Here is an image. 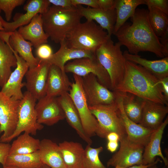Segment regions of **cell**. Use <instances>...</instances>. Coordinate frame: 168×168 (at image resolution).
Listing matches in <instances>:
<instances>
[{"mask_svg":"<svg viewBox=\"0 0 168 168\" xmlns=\"http://www.w3.org/2000/svg\"><path fill=\"white\" fill-rule=\"evenodd\" d=\"M148 13V10L137 8L130 18L132 23L126 22L114 35L131 54H138L141 52L148 51L158 57H167L159 38L150 26Z\"/></svg>","mask_w":168,"mask_h":168,"instance_id":"6da1fadb","label":"cell"},{"mask_svg":"<svg viewBox=\"0 0 168 168\" xmlns=\"http://www.w3.org/2000/svg\"><path fill=\"white\" fill-rule=\"evenodd\" d=\"M114 91L130 93L144 100L168 106L159 79L141 66L127 60L123 80Z\"/></svg>","mask_w":168,"mask_h":168,"instance_id":"7a4b0ae2","label":"cell"},{"mask_svg":"<svg viewBox=\"0 0 168 168\" xmlns=\"http://www.w3.org/2000/svg\"><path fill=\"white\" fill-rule=\"evenodd\" d=\"M41 16L45 33L52 41L59 44L80 23L82 17L77 9H65L53 5Z\"/></svg>","mask_w":168,"mask_h":168,"instance_id":"3957f363","label":"cell"},{"mask_svg":"<svg viewBox=\"0 0 168 168\" xmlns=\"http://www.w3.org/2000/svg\"><path fill=\"white\" fill-rule=\"evenodd\" d=\"M121 46L118 42L114 44L110 37L95 52L97 59L110 76L112 91L120 85L125 75L126 60Z\"/></svg>","mask_w":168,"mask_h":168,"instance_id":"277c9868","label":"cell"},{"mask_svg":"<svg viewBox=\"0 0 168 168\" xmlns=\"http://www.w3.org/2000/svg\"><path fill=\"white\" fill-rule=\"evenodd\" d=\"M110 37L107 32L94 21L86 20L77 26L65 40L70 47L95 53Z\"/></svg>","mask_w":168,"mask_h":168,"instance_id":"5b68a950","label":"cell"},{"mask_svg":"<svg viewBox=\"0 0 168 168\" xmlns=\"http://www.w3.org/2000/svg\"><path fill=\"white\" fill-rule=\"evenodd\" d=\"M89 107L98 122L96 135L106 138L109 133L114 132L119 135V142L126 140L127 133L117 100L114 104Z\"/></svg>","mask_w":168,"mask_h":168,"instance_id":"8992f818","label":"cell"},{"mask_svg":"<svg viewBox=\"0 0 168 168\" xmlns=\"http://www.w3.org/2000/svg\"><path fill=\"white\" fill-rule=\"evenodd\" d=\"M23 97L20 100L18 110V119L16 128L13 134L6 141L9 143L22 133L35 135L37 131L44 128L43 124L37 121L35 109L37 100L28 91L23 94Z\"/></svg>","mask_w":168,"mask_h":168,"instance_id":"52a82bcc","label":"cell"},{"mask_svg":"<svg viewBox=\"0 0 168 168\" xmlns=\"http://www.w3.org/2000/svg\"><path fill=\"white\" fill-rule=\"evenodd\" d=\"M69 94L78 111L83 129L90 138L96 135L98 126L97 119L91 112L82 87V77L73 74Z\"/></svg>","mask_w":168,"mask_h":168,"instance_id":"ba28073f","label":"cell"},{"mask_svg":"<svg viewBox=\"0 0 168 168\" xmlns=\"http://www.w3.org/2000/svg\"><path fill=\"white\" fill-rule=\"evenodd\" d=\"M82 77V87L89 106L109 105L116 102L117 92L105 87L91 73Z\"/></svg>","mask_w":168,"mask_h":168,"instance_id":"9c48e42d","label":"cell"},{"mask_svg":"<svg viewBox=\"0 0 168 168\" xmlns=\"http://www.w3.org/2000/svg\"><path fill=\"white\" fill-rule=\"evenodd\" d=\"M64 70L66 73H72L81 77L93 74L101 84L112 91L110 76L96 57L83 58L70 61L64 66Z\"/></svg>","mask_w":168,"mask_h":168,"instance_id":"30bf717a","label":"cell"},{"mask_svg":"<svg viewBox=\"0 0 168 168\" xmlns=\"http://www.w3.org/2000/svg\"><path fill=\"white\" fill-rule=\"evenodd\" d=\"M20 102L0 91V142H5L16 129Z\"/></svg>","mask_w":168,"mask_h":168,"instance_id":"8fae6325","label":"cell"},{"mask_svg":"<svg viewBox=\"0 0 168 168\" xmlns=\"http://www.w3.org/2000/svg\"><path fill=\"white\" fill-rule=\"evenodd\" d=\"M51 64L45 60H40L38 65L29 68L26 74L25 82L27 91L36 100L45 96L48 75Z\"/></svg>","mask_w":168,"mask_h":168,"instance_id":"7c38bea8","label":"cell"},{"mask_svg":"<svg viewBox=\"0 0 168 168\" xmlns=\"http://www.w3.org/2000/svg\"><path fill=\"white\" fill-rule=\"evenodd\" d=\"M48 0H28L23 8L26 11L25 14H19L12 22H7L0 15V20L4 28V31L11 32L21 26L30 23L36 14L45 12L50 6Z\"/></svg>","mask_w":168,"mask_h":168,"instance_id":"4fadbf2b","label":"cell"},{"mask_svg":"<svg viewBox=\"0 0 168 168\" xmlns=\"http://www.w3.org/2000/svg\"><path fill=\"white\" fill-rule=\"evenodd\" d=\"M35 109L38 122L52 126L65 119L62 109L56 97L46 95L38 100Z\"/></svg>","mask_w":168,"mask_h":168,"instance_id":"5bb4252c","label":"cell"},{"mask_svg":"<svg viewBox=\"0 0 168 168\" xmlns=\"http://www.w3.org/2000/svg\"><path fill=\"white\" fill-rule=\"evenodd\" d=\"M117 101L124 124L127 142L134 146L144 147L153 131L134 122L127 117L123 108L121 92L117 91Z\"/></svg>","mask_w":168,"mask_h":168,"instance_id":"9a60e30c","label":"cell"},{"mask_svg":"<svg viewBox=\"0 0 168 168\" xmlns=\"http://www.w3.org/2000/svg\"><path fill=\"white\" fill-rule=\"evenodd\" d=\"M12 50L17 60V65L14 70L12 72L1 91L6 96L16 100H20L23 97L22 88L25 86V82L22 80L29 69L26 62L14 51Z\"/></svg>","mask_w":168,"mask_h":168,"instance_id":"2e32d148","label":"cell"},{"mask_svg":"<svg viewBox=\"0 0 168 168\" xmlns=\"http://www.w3.org/2000/svg\"><path fill=\"white\" fill-rule=\"evenodd\" d=\"M120 142L119 150L107 162L108 167L119 166L127 168L142 165L144 147L132 145L128 143L127 140Z\"/></svg>","mask_w":168,"mask_h":168,"instance_id":"e0dca14e","label":"cell"},{"mask_svg":"<svg viewBox=\"0 0 168 168\" xmlns=\"http://www.w3.org/2000/svg\"><path fill=\"white\" fill-rule=\"evenodd\" d=\"M77 10L86 20L96 21L101 28L107 30L109 36L113 34L116 21L115 9L105 10L99 8L85 7L78 5Z\"/></svg>","mask_w":168,"mask_h":168,"instance_id":"ac0fdd59","label":"cell"},{"mask_svg":"<svg viewBox=\"0 0 168 168\" xmlns=\"http://www.w3.org/2000/svg\"><path fill=\"white\" fill-rule=\"evenodd\" d=\"M168 113V106L159 103L144 100L141 121L139 124L152 131L162 124Z\"/></svg>","mask_w":168,"mask_h":168,"instance_id":"d6986e66","label":"cell"},{"mask_svg":"<svg viewBox=\"0 0 168 168\" xmlns=\"http://www.w3.org/2000/svg\"><path fill=\"white\" fill-rule=\"evenodd\" d=\"M57 99L68 124L87 145H91L92 140L83 129L78 111L69 93H64Z\"/></svg>","mask_w":168,"mask_h":168,"instance_id":"ffe728a7","label":"cell"},{"mask_svg":"<svg viewBox=\"0 0 168 168\" xmlns=\"http://www.w3.org/2000/svg\"><path fill=\"white\" fill-rule=\"evenodd\" d=\"M168 124L167 116L161 125L152 132L148 142L144 147L142 165L153 163L155 161L156 156H159L163 160L165 165L168 166L167 159L163 156L160 147L163 134Z\"/></svg>","mask_w":168,"mask_h":168,"instance_id":"44dd1931","label":"cell"},{"mask_svg":"<svg viewBox=\"0 0 168 168\" xmlns=\"http://www.w3.org/2000/svg\"><path fill=\"white\" fill-rule=\"evenodd\" d=\"M60 46L58 50L53 54L46 61L51 65L58 67L63 72L64 67L68 62L83 58H93L96 57L95 53L77 48L70 47L65 40L60 43Z\"/></svg>","mask_w":168,"mask_h":168,"instance_id":"7402d4cb","label":"cell"},{"mask_svg":"<svg viewBox=\"0 0 168 168\" xmlns=\"http://www.w3.org/2000/svg\"><path fill=\"white\" fill-rule=\"evenodd\" d=\"M17 31L35 48L48 42L49 37L44 30L41 14H36L29 23L19 27Z\"/></svg>","mask_w":168,"mask_h":168,"instance_id":"603a6c76","label":"cell"},{"mask_svg":"<svg viewBox=\"0 0 168 168\" xmlns=\"http://www.w3.org/2000/svg\"><path fill=\"white\" fill-rule=\"evenodd\" d=\"M38 152L42 163L50 168H66L58 144L51 140L40 141Z\"/></svg>","mask_w":168,"mask_h":168,"instance_id":"cb8c5ba5","label":"cell"},{"mask_svg":"<svg viewBox=\"0 0 168 168\" xmlns=\"http://www.w3.org/2000/svg\"><path fill=\"white\" fill-rule=\"evenodd\" d=\"M71 83L65 72L57 66L51 65L48 75L46 95L56 97L69 91Z\"/></svg>","mask_w":168,"mask_h":168,"instance_id":"d4e9b609","label":"cell"},{"mask_svg":"<svg viewBox=\"0 0 168 168\" xmlns=\"http://www.w3.org/2000/svg\"><path fill=\"white\" fill-rule=\"evenodd\" d=\"M123 54L126 60L141 66L159 79L168 77V56L159 60H150L138 54H131L126 50Z\"/></svg>","mask_w":168,"mask_h":168,"instance_id":"484cf974","label":"cell"},{"mask_svg":"<svg viewBox=\"0 0 168 168\" xmlns=\"http://www.w3.org/2000/svg\"><path fill=\"white\" fill-rule=\"evenodd\" d=\"M9 37L0 38V86L6 83L12 72L11 68L17 65L16 59L9 43Z\"/></svg>","mask_w":168,"mask_h":168,"instance_id":"4316f807","label":"cell"},{"mask_svg":"<svg viewBox=\"0 0 168 168\" xmlns=\"http://www.w3.org/2000/svg\"><path fill=\"white\" fill-rule=\"evenodd\" d=\"M58 145L66 168H82L84 149L81 144L64 141Z\"/></svg>","mask_w":168,"mask_h":168,"instance_id":"83f0119b","label":"cell"},{"mask_svg":"<svg viewBox=\"0 0 168 168\" xmlns=\"http://www.w3.org/2000/svg\"><path fill=\"white\" fill-rule=\"evenodd\" d=\"M9 43L12 48L27 63L29 68L38 65L40 60L33 55L32 44L25 40L17 30L10 32Z\"/></svg>","mask_w":168,"mask_h":168,"instance_id":"f1b7e54d","label":"cell"},{"mask_svg":"<svg viewBox=\"0 0 168 168\" xmlns=\"http://www.w3.org/2000/svg\"><path fill=\"white\" fill-rule=\"evenodd\" d=\"M145 4V0H116V21L113 34L133 15L138 6Z\"/></svg>","mask_w":168,"mask_h":168,"instance_id":"f546056e","label":"cell"},{"mask_svg":"<svg viewBox=\"0 0 168 168\" xmlns=\"http://www.w3.org/2000/svg\"><path fill=\"white\" fill-rule=\"evenodd\" d=\"M122 93L123 108L125 114L132 121L139 124L144 100L130 93Z\"/></svg>","mask_w":168,"mask_h":168,"instance_id":"4dcf8cb0","label":"cell"},{"mask_svg":"<svg viewBox=\"0 0 168 168\" xmlns=\"http://www.w3.org/2000/svg\"><path fill=\"white\" fill-rule=\"evenodd\" d=\"M17 137L11 145L8 155L29 154L38 150L40 143L39 139L33 137L26 133Z\"/></svg>","mask_w":168,"mask_h":168,"instance_id":"1f68e13d","label":"cell"},{"mask_svg":"<svg viewBox=\"0 0 168 168\" xmlns=\"http://www.w3.org/2000/svg\"><path fill=\"white\" fill-rule=\"evenodd\" d=\"M43 164L37 151L29 154L8 155L4 166H12L16 168H36Z\"/></svg>","mask_w":168,"mask_h":168,"instance_id":"d6a6232c","label":"cell"},{"mask_svg":"<svg viewBox=\"0 0 168 168\" xmlns=\"http://www.w3.org/2000/svg\"><path fill=\"white\" fill-rule=\"evenodd\" d=\"M149 21L154 32L158 37L168 30V15L153 7L148 8Z\"/></svg>","mask_w":168,"mask_h":168,"instance_id":"836d02e7","label":"cell"},{"mask_svg":"<svg viewBox=\"0 0 168 168\" xmlns=\"http://www.w3.org/2000/svg\"><path fill=\"white\" fill-rule=\"evenodd\" d=\"M103 149L101 146L95 148L87 145L84 149L82 168H107L103 164L99 157Z\"/></svg>","mask_w":168,"mask_h":168,"instance_id":"e575fe53","label":"cell"},{"mask_svg":"<svg viewBox=\"0 0 168 168\" xmlns=\"http://www.w3.org/2000/svg\"><path fill=\"white\" fill-rule=\"evenodd\" d=\"M25 1V0H0V10L4 12L7 21H10L14 9L23 4Z\"/></svg>","mask_w":168,"mask_h":168,"instance_id":"d590c367","label":"cell"},{"mask_svg":"<svg viewBox=\"0 0 168 168\" xmlns=\"http://www.w3.org/2000/svg\"><path fill=\"white\" fill-rule=\"evenodd\" d=\"M36 49V57L40 60H47L54 54L51 47L47 43L42 44Z\"/></svg>","mask_w":168,"mask_h":168,"instance_id":"8d00e7d4","label":"cell"},{"mask_svg":"<svg viewBox=\"0 0 168 168\" xmlns=\"http://www.w3.org/2000/svg\"><path fill=\"white\" fill-rule=\"evenodd\" d=\"M148 8L154 7L168 15V0H145Z\"/></svg>","mask_w":168,"mask_h":168,"instance_id":"74e56055","label":"cell"},{"mask_svg":"<svg viewBox=\"0 0 168 168\" xmlns=\"http://www.w3.org/2000/svg\"><path fill=\"white\" fill-rule=\"evenodd\" d=\"M52 5L68 10H76L77 7L74 6L71 0H48Z\"/></svg>","mask_w":168,"mask_h":168,"instance_id":"f35d334b","label":"cell"},{"mask_svg":"<svg viewBox=\"0 0 168 168\" xmlns=\"http://www.w3.org/2000/svg\"><path fill=\"white\" fill-rule=\"evenodd\" d=\"M11 144L9 143L0 142V163L5 166L7 156L9 154Z\"/></svg>","mask_w":168,"mask_h":168,"instance_id":"ab89813d","label":"cell"},{"mask_svg":"<svg viewBox=\"0 0 168 168\" xmlns=\"http://www.w3.org/2000/svg\"><path fill=\"white\" fill-rule=\"evenodd\" d=\"M99 8L105 10L115 9L116 0H96Z\"/></svg>","mask_w":168,"mask_h":168,"instance_id":"60d3db41","label":"cell"},{"mask_svg":"<svg viewBox=\"0 0 168 168\" xmlns=\"http://www.w3.org/2000/svg\"><path fill=\"white\" fill-rule=\"evenodd\" d=\"M71 1L72 5L76 7L83 5L91 8H99L96 0H71Z\"/></svg>","mask_w":168,"mask_h":168,"instance_id":"b9f144b4","label":"cell"},{"mask_svg":"<svg viewBox=\"0 0 168 168\" xmlns=\"http://www.w3.org/2000/svg\"><path fill=\"white\" fill-rule=\"evenodd\" d=\"M159 79L163 94L166 101L168 103V77Z\"/></svg>","mask_w":168,"mask_h":168,"instance_id":"7bdbcfd3","label":"cell"},{"mask_svg":"<svg viewBox=\"0 0 168 168\" xmlns=\"http://www.w3.org/2000/svg\"><path fill=\"white\" fill-rule=\"evenodd\" d=\"M158 38L163 46L166 56H168V30L161 37Z\"/></svg>","mask_w":168,"mask_h":168,"instance_id":"ee69618b","label":"cell"},{"mask_svg":"<svg viewBox=\"0 0 168 168\" xmlns=\"http://www.w3.org/2000/svg\"><path fill=\"white\" fill-rule=\"evenodd\" d=\"M118 147V142L108 141L107 144L108 150L111 152H115Z\"/></svg>","mask_w":168,"mask_h":168,"instance_id":"f6af8a7d","label":"cell"},{"mask_svg":"<svg viewBox=\"0 0 168 168\" xmlns=\"http://www.w3.org/2000/svg\"><path fill=\"white\" fill-rule=\"evenodd\" d=\"M160 161V159H159L158 158H157L154 163L147 165H134L127 168H124L120 167L119 166H116V167H114V168H148L149 167L153 165L157 164L158 162Z\"/></svg>","mask_w":168,"mask_h":168,"instance_id":"bcb514c9","label":"cell"},{"mask_svg":"<svg viewBox=\"0 0 168 168\" xmlns=\"http://www.w3.org/2000/svg\"><path fill=\"white\" fill-rule=\"evenodd\" d=\"M106 138L108 141H117L119 140V135L116 133L112 132L109 133L106 136Z\"/></svg>","mask_w":168,"mask_h":168,"instance_id":"7dc6e473","label":"cell"},{"mask_svg":"<svg viewBox=\"0 0 168 168\" xmlns=\"http://www.w3.org/2000/svg\"><path fill=\"white\" fill-rule=\"evenodd\" d=\"M36 168H50L47 165L43 164L42 166Z\"/></svg>","mask_w":168,"mask_h":168,"instance_id":"c3c4849f","label":"cell"},{"mask_svg":"<svg viewBox=\"0 0 168 168\" xmlns=\"http://www.w3.org/2000/svg\"><path fill=\"white\" fill-rule=\"evenodd\" d=\"M1 11L0 10V13ZM4 30V28L2 26L1 22L0 20V31H3Z\"/></svg>","mask_w":168,"mask_h":168,"instance_id":"681fc988","label":"cell"},{"mask_svg":"<svg viewBox=\"0 0 168 168\" xmlns=\"http://www.w3.org/2000/svg\"><path fill=\"white\" fill-rule=\"evenodd\" d=\"M148 168H158V167L156 166V164H155L149 167ZM163 168H166V167H163Z\"/></svg>","mask_w":168,"mask_h":168,"instance_id":"f907efd6","label":"cell"},{"mask_svg":"<svg viewBox=\"0 0 168 168\" xmlns=\"http://www.w3.org/2000/svg\"><path fill=\"white\" fill-rule=\"evenodd\" d=\"M2 168H16L12 166H3Z\"/></svg>","mask_w":168,"mask_h":168,"instance_id":"816d5d0a","label":"cell"}]
</instances>
